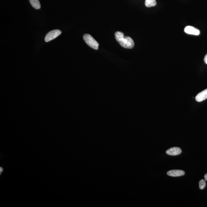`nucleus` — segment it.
Listing matches in <instances>:
<instances>
[{"label":"nucleus","instance_id":"f257e3e1","mask_svg":"<svg viewBox=\"0 0 207 207\" xmlns=\"http://www.w3.org/2000/svg\"><path fill=\"white\" fill-rule=\"evenodd\" d=\"M115 39L121 46L125 48L132 49L134 46L133 39L129 36H125L123 33L117 32L115 34Z\"/></svg>","mask_w":207,"mask_h":207},{"label":"nucleus","instance_id":"f03ea898","mask_svg":"<svg viewBox=\"0 0 207 207\" xmlns=\"http://www.w3.org/2000/svg\"><path fill=\"white\" fill-rule=\"evenodd\" d=\"M84 40L89 47L94 50L98 49L99 44L92 36L88 34H85L83 36Z\"/></svg>","mask_w":207,"mask_h":207},{"label":"nucleus","instance_id":"7ed1b4c3","mask_svg":"<svg viewBox=\"0 0 207 207\" xmlns=\"http://www.w3.org/2000/svg\"><path fill=\"white\" fill-rule=\"evenodd\" d=\"M61 34H62V32L59 30H54L50 31L46 35L45 38V42H50L58 37Z\"/></svg>","mask_w":207,"mask_h":207},{"label":"nucleus","instance_id":"20e7f679","mask_svg":"<svg viewBox=\"0 0 207 207\" xmlns=\"http://www.w3.org/2000/svg\"><path fill=\"white\" fill-rule=\"evenodd\" d=\"M184 31L186 33L190 35H198L200 34L199 30L191 26H188L185 27Z\"/></svg>","mask_w":207,"mask_h":207},{"label":"nucleus","instance_id":"39448f33","mask_svg":"<svg viewBox=\"0 0 207 207\" xmlns=\"http://www.w3.org/2000/svg\"><path fill=\"white\" fill-rule=\"evenodd\" d=\"M182 153V150L180 148L177 147H174L170 148L166 151L167 155L171 156H176Z\"/></svg>","mask_w":207,"mask_h":207},{"label":"nucleus","instance_id":"423d86ee","mask_svg":"<svg viewBox=\"0 0 207 207\" xmlns=\"http://www.w3.org/2000/svg\"><path fill=\"white\" fill-rule=\"evenodd\" d=\"M167 175L173 177H178L185 175V172L182 170H170L167 172Z\"/></svg>","mask_w":207,"mask_h":207},{"label":"nucleus","instance_id":"0eeeda50","mask_svg":"<svg viewBox=\"0 0 207 207\" xmlns=\"http://www.w3.org/2000/svg\"><path fill=\"white\" fill-rule=\"evenodd\" d=\"M207 99V89L197 94L195 98L197 102H201Z\"/></svg>","mask_w":207,"mask_h":207},{"label":"nucleus","instance_id":"6e6552de","mask_svg":"<svg viewBox=\"0 0 207 207\" xmlns=\"http://www.w3.org/2000/svg\"><path fill=\"white\" fill-rule=\"evenodd\" d=\"M29 1L33 7L36 9H40L41 5L39 0H29Z\"/></svg>","mask_w":207,"mask_h":207},{"label":"nucleus","instance_id":"1a4fd4ad","mask_svg":"<svg viewBox=\"0 0 207 207\" xmlns=\"http://www.w3.org/2000/svg\"><path fill=\"white\" fill-rule=\"evenodd\" d=\"M145 6L147 7H152L156 5V0H145Z\"/></svg>","mask_w":207,"mask_h":207},{"label":"nucleus","instance_id":"9d476101","mask_svg":"<svg viewBox=\"0 0 207 207\" xmlns=\"http://www.w3.org/2000/svg\"><path fill=\"white\" fill-rule=\"evenodd\" d=\"M206 186V181L203 179H201L199 182V187L201 190H203Z\"/></svg>","mask_w":207,"mask_h":207},{"label":"nucleus","instance_id":"9b49d317","mask_svg":"<svg viewBox=\"0 0 207 207\" xmlns=\"http://www.w3.org/2000/svg\"><path fill=\"white\" fill-rule=\"evenodd\" d=\"M204 62H205L206 64H207V54L206 55H205V58H204Z\"/></svg>","mask_w":207,"mask_h":207},{"label":"nucleus","instance_id":"f8f14e48","mask_svg":"<svg viewBox=\"0 0 207 207\" xmlns=\"http://www.w3.org/2000/svg\"><path fill=\"white\" fill-rule=\"evenodd\" d=\"M204 177H205V181H207V173L206 174H205V176H204Z\"/></svg>","mask_w":207,"mask_h":207}]
</instances>
